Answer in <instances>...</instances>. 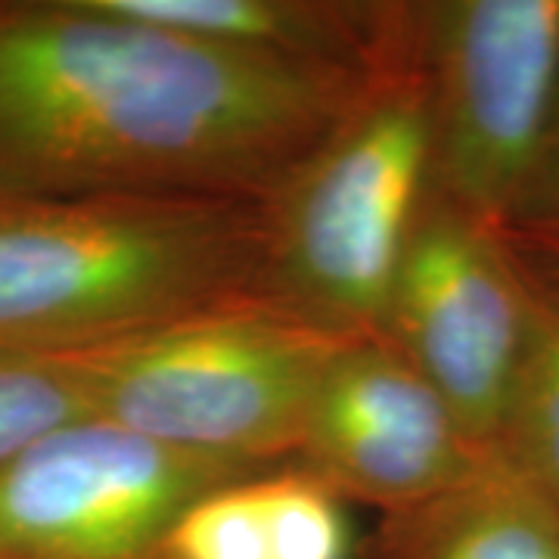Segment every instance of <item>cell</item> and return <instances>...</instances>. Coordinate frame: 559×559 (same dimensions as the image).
I'll return each instance as SVG.
<instances>
[{"label": "cell", "mask_w": 559, "mask_h": 559, "mask_svg": "<svg viewBox=\"0 0 559 559\" xmlns=\"http://www.w3.org/2000/svg\"><path fill=\"white\" fill-rule=\"evenodd\" d=\"M156 559H271L255 479L190 503L165 535Z\"/></svg>", "instance_id": "obj_14"}, {"label": "cell", "mask_w": 559, "mask_h": 559, "mask_svg": "<svg viewBox=\"0 0 559 559\" xmlns=\"http://www.w3.org/2000/svg\"><path fill=\"white\" fill-rule=\"evenodd\" d=\"M264 202L0 200V345L81 355L261 299Z\"/></svg>", "instance_id": "obj_2"}, {"label": "cell", "mask_w": 559, "mask_h": 559, "mask_svg": "<svg viewBox=\"0 0 559 559\" xmlns=\"http://www.w3.org/2000/svg\"><path fill=\"white\" fill-rule=\"evenodd\" d=\"M94 417L72 364L0 345V469L69 423Z\"/></svg>", "instance_id": "obj_12"}, {"label": "cell", "mask_w": 559, "mask_h": 559, "mask_svg": "<svg viewBox=\"0 0 559 559\" xmlns=\"http://www.w3.org/2000/svg\"><path fill=\"white\" fill-rule=\"evenodd\" d=\"M267 473L79 419L0 469V559H156L190 503Z\"/></svg>", "instance_id": "obj_6"}, {"label": "cell", "mask_w": 559, "mask_h": 559, "mask_svg": "<svg viewBox=\"0 0 559 559\" xmlns=\"http://www.w3.org/2000/svg\"><path fill=\"white\" fill-rule=\"evenodd\" d=\"M367 69L190 38L103 0L0 3V200L267 202Z\"/></svg>", "instance_id": "obj_1"}, {"label": "cell", "mask_w": 559, "mask_h": 559, "mask_svg": "<svg viewBox=\"0 0 559 559\" xmlns=\"http://www.w3.org/2000/svg\"><path fill=\"white\" fill-rule=\"evenodd\" d=\"M535 311V271L495 227L426 197L382 340L417 367L469 439L495 451Z\"/></svg>", "instance_id": "obj_7"}, {"label": "cell", "mask_w": 559, "mask_h": 559, "mask_svg": "<svg viewBox=\"0 0 559 559\" xmlns=\"http://www.w3.org/2000/svg\"><path fill=\"white\" fill-rule=\"evenodd\" d=\"M348 340L264 301L60 355L94 417L146 439L267 469L296 463L323 373Z\"/></svg>", "instance_id": "obj_4"}, {"label": "cell", "mask_w": 559, "mask_h": 559, "mask_svg": "<svg viewBox=\"0 0 559 559\" xmlns=\"http://www.w3.org/2000/svg\"><path fill=\"white\" fill-rule=\"evenodd\" d=\"M419 25L429 193L507 234L557 128L559 0H432Z\"/></svg>", "instance_id": "obj_5"}, {"label": "cell", "mask_w": 559, "mask_h": 559, "mask_svg": "<svg viewBox=\"0 0 559 559\" xmlns=\"http://www.w3.org/2000/svg\"><path fill=\"white\" fill-rule=\"evenodd\" d=\"M507 240L513 242L520 252L528 249L535 255L550 259L547 261L550 274H540V271L538 274L559 283V128H554V138H550V146L544 153L538 178L522 202L516 221L510 224Z\"/></svg>", "instance_id": "obj_15"}, {"label": "cell", "mask_w": 559, "mask_h": 559, "mask_svg": "<svg viewBox=\"0 0 559 559\" xmlns=\"http://www.w3.org/2000/svg\"><path fill=\"white\" fill-rule=\"evenodd\" d=\"M495 451L559 503V283L538 271L528 345Z\"/></svg>", "instance_id": "obj_11"}, {"label": "cell", "mask_w": 559, "mask_h": 559, "mask_svg": "<svg viewBox=\"0 0 559 559\" xmlns=\"http://www.w3.org/2000/svg\"><path fill=\"white\" fill-rule=\"evenodd\" d=\"M271 559H352L345 498L299 463L255 479Z\"/></svg>", "instance_id": "obj_13"}, {"label": "cell", "mask_w": 559, "mask_h": 559, "mask_svg": "<svg viewBox=\"0 0 559 559\" xmlns=\"http://www.w3.org/2000/svg\"><path fill=\"white\" fill-rule=\"evenodd\" d=\"M109 10L190 38L314 66L367 69L407 3L367 0H103Z\"/></svg>", "instance_id": "obj_9"}, {"label": "cell", "mask_w": 559, "mask_h": 559, "mask_svg": "<svg viewBox=\"0 0 559 559\" xmlns=\"http://www.w3.org/2000/svg\"><path fill=\"white\" fill-rule=\"evenodd\" d=\"M557 128H559V116H557Z\"/></svg>", "instance_id": "obj_16"}, {"label": "cell", "mask_w": 559, "mask_h": 559, "mask_svg": "<svg viewBox=\"0 0 559 559\" xmlns=\"http://www.w3.org/2000/svg\"><path fill=\"white\" fill-rule=\"evenodd\" d=\"M429 178L423 25L407 3L342 119L264 202V305L336 340H382Z\"/></svg>", "instance_id": "obj_3"}, {"label": "cell", "mask_w": 559, "mask_h": 559, "mask_svg": "<svg viewBox=\"0 0 559 559\" xmlns=\"http://www.w3.org/2000/svg\"><path fill=\"white\" fill-rule=\"evenodd\" d=\"M491 454L401 352L360 340L330 360L296 463L389 516L451 491Z\"/></svg>", "instance_id": "obj_8"}, {"label": "cell", "mask_w": 559, "mask_h": 559, "mask_svg": "<svg viewBox=\"0 0 559 559\" xmlns=\"http://www.w3.org/2000/svg\"><path fill=\"white\" fill-rule=\"evenodd\" d=\"M373 559H559V503L495 451L451 491L389 513Z\"/></svg>", "instance_id": "obj_10"}]
</instances>
